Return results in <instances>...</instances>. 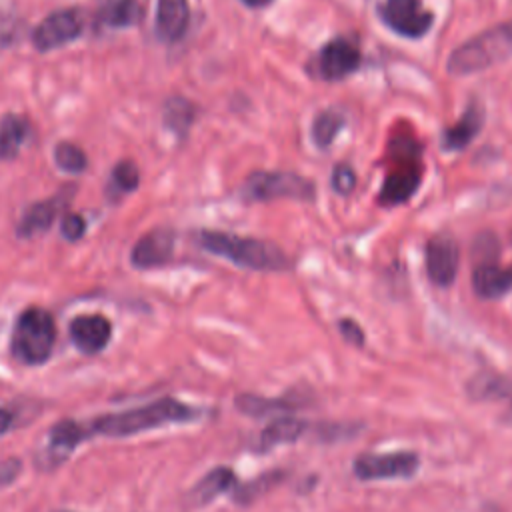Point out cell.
<instances>
[{"label": "cell", "instance_id": "484cf974", "mask_svg": "<svg viewBox=\"0 0 512 512\" xmlns=\"http://www.w3.org/2000/svg\"><path fill=\"white\" fill-rule=\"evenodd\" d=\"M284 476H286V474L280 472V470H272V472L260 474V476H256L254 480H250L248 484L236 488V490H234V500L240 502V504H250V502H254L256 498L264 496L268 490H272L276 484H280Z\"/></svg>", "mask_w": 512, "mask_h": 512}, {"label": "cell", "instance_id": "4dcf8cb0", "mask_svg": "<svg viewBox=\"0 0 512 512\" xmlns=\"http://www.w3.org/2000/svg\"><path fill=\"white\" fill-rule=\"evenodd\" d=\"M60 230H62V236L70 242L74 240H80L84 236V230H86V222L80 214H66L62 218V224H60Z\"/></svg>", "mask_w": 512, "mask_h": 512}, {"label": "cell", "instance_id": "7c38bea8", "mask_svg": "<svg viewBox=\"0 0 512 512\" xmlns=\"http://www.w3.org/2000/svg\"><path fill=\"white\" fill-rule=\"evenodd\" d=\"M112 336V324L102 314H82L70 322V338L84 354H98Z\"/></svg>", "mask_w": 512, "mask_h": 512}, {"label": "cell", "instance_id": "3957f363", "mask_svg": "<svg viewBox=\"0 0 512 512\" xmlns=\"http://www.w3.org/2000/svg\"><path fill=\"white\" fill-rule=\"evenodd\" d=\"M512 58V20L500 22L452 50L446 68L454 76H470Z\"/></svg>", "mask_w": 512, "mask_h": 512}, {"label": "cell", "instance_id": "ba28073f", "mask_svg": "<svg viewBox=\"0 0 512 512\" xmlns=\"http://www.w3.org/2000/svg\"><path fill=\"white\" fill-rule=\"evenodd\" d=\"M360 62H362L360 46L346 36H336L320 48L316 58V70L322 80L336 82L354 74Z\"/></svg>", "mask_w": 512, "mask_h": 512}, {"label": "cell", "instance_id": "5b68a950", "mask_svg": "<svg viewBox=\"0 0 512 512\" xmlns=\"http://www.w3.org/2000/svg\"><path fill=\"white\" fill-rule=\"evenodd\" d=\"M240 194L246 202H272L278 198L312 202L316 196V186L312 180L296 172L258 170L244 180Z\"/></svg>", "mask_w": 512, "mask_h": 512}, {"label": "cell", "instance_id": "5bb4252c", "mask_svg": "<svg viewBox=\"0 0 512 512\" xmlns=\"http://www.w3.org/2000/svg\"><path fill=\"white\" fill-rule=\"evenodd\" d=\"M484 126V108L480 102H470L466 112L442 132L444 150H464Z\"/></svg>", "mask_w": 512, "mask_h": 512}, {"label": "cell", "instance_id": "1f68e13d", "mask_svg": "<svg viewBox=\"0 0 512 512\" xmlns=\"http://www.w3.org/2000/svg\"><path fill=\"white\" fill-rule=\"evenodd\" d=\"M338 330H340V334L346 342H350L354 346H364V330L352 318H340L338 320Z\"/></svg>", "mask_w": 512, "mask_h": 512}, {"label": "cell", "instance_id": "4316f807", "mask_svg": "<svg viewBox=\"0 0 512 512\" xmlns=\"http://www.w3.org/2000/svg\"><path fill=\"white\" fill-rule=\"evenodd\" d=\"M88 430L74 420H62L50 430V450L70 452L78 442L86 438Z\"/></svg>", "mask_w": 512, "mask_h": 512}, {"label": "cell", "instance_id": "7402d4cb", "mask_svg": "<svg viewBox=\"0 0 512 512\" xmlns=\"http://www.w3.org/2000/svg\"><path fill=\"white\" fill-rule=\"evenodd\" d=\"M28 132V124L22 116L8 114L0 122V160H10L18 154Z\"/></svg>", "mask_w": 512, "mask_h": 512}, {"label": "cell", "instance_id": "8fae6325", "mask_svg": "<svg viewBox=\"0 0 512 512\" xmlns=\"http://www.w3.org/2000/svg\"><path fill=\"white\" fill-rule=\"evenodd\" d=\"M422 182V164H392L382 188L378 192V202L382 206H400L408 202Z\"/></svg>", "mask_w": 512, "mask_h": 512}, {"label": "cell", "instance_id": "e0dca14e", "mask_svg": "<svg viewBox=\"0 0 512 512\" xmlns=\"http://www.w3.org/2000/svg\"><path fill=\"white\" fill-rule=\"evenodd\" d=\"M190 22L188 0H158L156 32L164 42H176L184 36Z\"/></svg>", "mask_w": 512, "mask_h": 512}, {"label": "cell", "instance_id": "cb8c5ba5", "mask_svg": "<svg viewBox=\"0 0 512 512\" xmlns=\"http://www.w3.org/2000/svg\"><path fill=\"white\" fill-rule=\"evenodd\" d=\"M102 20L112 28L136 26L142 20V4L138 0H114L104 8Z\"/></svg>", "mask_w": 512, "mask_h": 512}, {"label": "cell", "instance_id": "d4e9b609", "mask_svg": "<svg viewBox=\"0 0 512 512\" xmlns=\"http://www.w3.org/2000/svg\"><path fill=\"white\" fill-rule=\"evenodd\" d=\"M386 156L392 164H422V144L410 134H394Z\"/></svg>", "mask_w": 512, "mask_h": 512}, {"label": "cell", "instance_id": "ffe728a7", "mask_svg": "<svg viewBox=\"0 0 512 512\" xmlns=\"http://www.w3.org/2000/svg\"><path fill=\"white\" fill-rule=\"evenodd\" d=\"M298 406V402H292L288 398H264L256 394H238L236 396V408L252 418H262V416H274V414H284L290 412Z\"/></svg>", "mask_w": 512, "mask_h": 512}, {"label": "cell", "instance_id": "d6a6232c", "mask_svg": "<svg viewBox=\"0 0 512 512\" xmlns=\"http://www.w3.org/2000/svg\"><path fill=\"white\" fill-rule=\"evenodd\" d=\"M12 422H14L12 412H10V410H6V408H0V434H4L6 430H10Z\"/></svg>", "mask_w": 512, "mask_h": 512}, {"label": "cell", "instance_id": "e575fe53", "mask_svg": "<svg viewBox=\"0 0 512 512\" xmlns=\"http://www.w3.org/2000/svg\"><path fill=\"white\" fill-rule=\"evenodd\" d=\"M60 512H62V510H60Z\"/></svg>", "mask_w": 512, "mask_h": 512}, {"label": "cell", "instance_id": "9c48e42d", "mask_svg": "<svg viewBox=\"0 0 512 512\" xmlns=\"http://www.w3.org/2000/svg\"><path fill=\"white\" fill-rule=\"evenodd\" d=\"M84 28L82 14L76 8L48 14L32 32V42L40 52H48L72 42Z\"/></svg>", "mask_w": 512, "mask_h": 512}, {"label": "cell", "instance_id": "ac0fdd59", "mask_svg": "<svg viewBox=\"0 0 512 512\" xmlns=\"http://www.w3.org/2000/svg\"><path fill=\"white\" fill-rule=\"evenodd\" d=\"M236 486V476L230 468H214L210 470L190 492V500L194 506H204L218 498L220 494L232 490Z\"/></svg>", "mask_w": 512, "mask_h": 512}, {"label": "cell", "instance_id": "603a6c76", "mask_svg": "<svg viewBox=\"0 0 512 512\" xmlns=\"http://www.w3.org/2000/svg\"><path fill=\"white\" fill-rule=\"evenodd\" d=\"M194 114V104L182 96H172L164 104V124L178 136H184L188 132L194 122Z\"/></svg>", "mask_w": 512, "mask_h": 512}, {"label": "cell", "instance_id": "7a4b0ae2", "mask_svg": "<svg viewBox=\"0 0 512 512\" xmlns=\"http://www.w3.org/2000/svg\"><path fill=\"white\" fill-rule=\"evenodd\" d=\"M200 412L176 398H160L140 408H132L118 414H106L90 426V434H102L112 438L140 434L158 426L196 420Z\"/></svg>", "mask_w": 512, "mask_h": 512}, {"label": "cell", "instance_id": "8992f818", "mask_svg": "<svg viewBox=\"0 0 512 512\" xmlns=\"http://www.w3.org/2000/svg\"><path fill=\"white\" fill-rule=\"evenodd\" d=\"M378 16L392 32L410 40L426 36L434 24V14L424 8L422 0H384Z\"/></svg>", "mask_w": 512, "mask_h": 512}, {"label": "cell", "instance_id": "2e32d148", "mask_svg": "<svg viewBox=\"0 0 512 512\" xmlns=\"http://www.w3.org/2000/svg\"><path fill=\"white\" fill-rule=\"evenodd\" d=\"M472 288L480 298H502L512 292V268H502L494 262H480L472 272Z\"/></svg>", "mask_w": 512, "mask_h": 512}, {"label": "cell", "instance_id": "f546056e", "mask_svg": "<svg viewBox=\"0 0 512 512\" xmlns=\"http://www.w3.org/2000/svg\"><path fill=\"white\" fill-rule=\"evenodd\" d=\"M332 188L334 192L348 196L356 188V172L350 164H336L332 170Z\"/></svg>", "mask_w": 512, "mask_h": 512}, {"label": "cell", "instance_id": "d6986e66", "mask_svg": "<svg viewBox=\"0 0 512 512\" xmlns=\"http://www.w3.org/2000/svg\"><path fill=\"white\" fill-rule=\"evenodd\" d=\"M308 428V422L298 416H276L260 434V448L268 450L276 444L296 442Z\"/></svg>", "mask_w": 512, "mask_h": 512}, {"label": "cell", "instance_id": "277c9868", "mask_svg": "<svg viewBox=\"0 0 512 512\" xmlns=\"http://www.w3.org/2000/svg\"><path fill=\"white\" fill-rule=\"evenodd\" d=\"M56 342V324L50 312L42 308L24 310L12 332V354L30 366L50 358Z\"/></svg>", "mask_w": 512, "mask_h": 512}, {"label": "cell", "instance_id": "4fadbf2b", "mask_svg": "<svg viewBox=\"0 0 512 512\" xmlns=\"http://www.w3.org/2000/svg\"><path fill=\"white\" fill-rule=\"evenodd\" d=\"M174 252V232L168 228H156L142 236L130 254L136 268H156L166 264Z\"/></svg>", "mask_w": 512, "mask_h": 512}, {"label": "cell", "instance_id": "52a82bcc", "mask_svg": "<svg viewBox=\"0 0 512 512\" xmlns=\"http://www.w3.org/2000/svg\"><path fill=\"white\" fill-rule=\"evenodd\" d=\"M420 458L414 452H390V454H360L354 460V474L360 480H386V478H410L416 474Z\"/></svg>", "mask_w": 512, "mask_h": 512}, {"label": "cell", "instance_id": "836d02e7", "mask_svg": "<svg viewBox=\"0 0 512 512\" xmlns=\"http://www.w3.org/2000/svg\"><path fill=\"white\" fill-rule=\"evenodd\" d=\"M244 6H248V8H264V6H268L270 2H274V0H240Z\"/></svg>", "mask_w": 512, "mask_h": 512}, {"label": "cell", "instance_id": "6da1fadb", "mask_svg": "<svg viewBox=\"0 0 512 512\" xmlns=\"http://www.w3.org/2000/svg\"><path fill=\"white\" fill-rule=\"evenodd\" d=\"M198 244L224 260H230L236 266L260 270V272H278L290 268V258L284 250L268 240L236 236L220 230H202L198 234Z\"/></svg>", "mask_w": 512, "mask_h": 512}, {"label": "cell", "instance_id": "44dd1931", "mask_svg": "<svg viewBox=\"0 0 512 512\" xmlns=\"http://www.w3.org/2000/svg\"><path fill=\"white\" fill-rule=\"evenodd\" d=\"M344 124H346L344 114L336 108H328V110H322L320 114H316V118L312 120V128H310L314 146L320 150L328 148L336 140V136Z\"/></svg>", "mask_w": 512, "mask_h": 512}, {"label": "cell", "instance_id": "30bf717a", "mask_svg": "<svg viewBox=\"0 0 512 512\" xmlns=\"http://www.w3.org/2000/svg\"><path fill=\"white\" fill-rule=\"evenodd\" d=\"M460 252L450 234H434L426 242V274L434 286L448 288L458 274Z\"/></svg>", "mask_w": 512, "mask_h": 512}, {"label": "cell", "instance_id": "f1b7e54d", "mask_svg": "<svg viewBox=\"0 0 512 512\" xmlns=\"http://www.w3.org/2000/svg\"><path fill=\"white\" fill-rule=\"evenodd\" d=\"M112 178L116 182V186L124 192H132L138 188V182H140V172L136 168L134 162L130 160H122L114 166L112 170Z\"/></svg>", "mask_w": 512, "mask_h": 512}, {"label": "cell", "instance_id": "9a60e30c", "mask_svg": "<svg viewBox=\"0 0 512 512\" xmlns=\"http://www.w3.org/2000/svg\"><path fill=\"white\" fill-rule=\"evenodd\" d=\"M68 204V196L66 192H60L48 200H42L38 204H32L24 216L20 218L18 222V234L20 236H36V234H42L46 228L52 226V222L56 220V216L64 210V206Z\"/></svg>", "mask_w": 512, "mask_h": 512}, {"label": "cell", "instance_id": "83f0119b", "mask_svg": "<svg viewBox=\"0 0 512 512\" xmlns=\"http://www.w3.org/2000/svg\"><path fill=\"white\" fill-rule=\"evenodd\" d=\"M54 160H56L58 168L64 172H82L88 164L84 150L72 142H60L54 148Z\"/></svg>", "mask_w": 512, "mask_h": 512}]
</instances>
